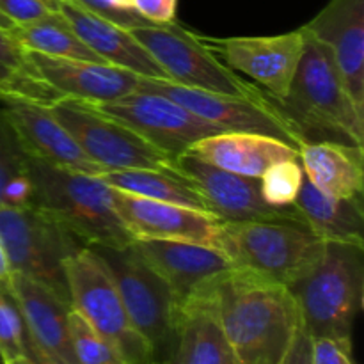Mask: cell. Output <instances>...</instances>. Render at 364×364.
Listing matches in <instances>:
<instances>
[{
  "label": "cell",
  "instance_id": "74e56055",
  "mask_svg": "<svg viewBox=\"0 0 364 364\" xmlns=\"http://www.w3.org/2000/svg\"><path fill=\"white\" fill-rule=\"evenodd\" d=\"M25 361H27V364H66L64 361H60V359H57L55 355L43 350V348L32 340V336L27 333V329H25Z\"/></svg>",
  "mask_w": 364,
  "mask_h": 364
},
{
  "label": "cell",
  "instance_id": "603a6c76",
  "mask_svg": "<svg viewBox=\"0 0 364 364\" xmlns=\"http://www.w3.org/2000/svg\"><path fill=\"white\" fill-rule=\"evenodd\" d=\"M299 162L306 178L323 194L336 199L363 198V146L343 142H304L299 148Z\"/></svg>",
  "mask_w": 364,
  "mask_h": 364
},
{
  "label": "cell",
  "instance_id": "e0dca14e",
  "mask_svg": "<svg viewBox=\"0 0 364 364\" xmlns=\"http://www.w3.org/2000/svg\"><path fill=\"white\" fill-rule=\"evenodd\" d=\"M301 28L329 48L352 102L364 112V0H329Z\"/></svg>",
  "mask_w": 364,
  "mask_h": 364
},
{
  "label": "cell",
  "instance_id": "b9f144b4",
  "mask_svg": "<svg viewBox=\"0 0 364 364\" xmlns=\"http://www.w3.org/2000/svg\"><path fill=\"white\" fill-rule=\"evenodd\" d=\"M13 364H27V361H25V359H21V361H16V363H13Z\"/></svg>",
  "mask_w": 364,
  "mask_h": 364
},
{
  "label": "cell",
  "instance_id": "30bf717a",
  "mask_svg": "<svg viewBox=\"0 0 364 364\" xmlns=\"http://www.w3.org/2000/svg\"><path fill=\"white\" fill-rule=\"evenodd\" d=\"M85 155L103 171H173V156L160 151L137 132L78 100L60 98L50 105Z\"/></svg>",
  "mask_w": 364,
  "mask_h": 364
},
{
  "label": "cell",
  "instance_id": "5bb4252c",
  "mask_svg": "<svg viewBox=\"0 0 364 364\" xmlns=\"http://www.w3.org/2000/svg\"><path fill=\"white\" fill-rule=\"evenodd\" d=\"M173 171L187 178L188 183L203 196L208 210L220 220H270L299 219L294 206H272L263 199L259 178L240 176L219 169L191 153L174 156ZM304 223V220H302Z\"/></svg>",
  "mask_w": 364,
  "mask_h": 364
},
{
  "label": "cell",
  "instance_id": "9a60e30c",
  "mask_svg": "<svg viewBox=\"0 0 364 364\" xmlns=\"http://www.w3.org/2000/svg\"><path fill=\"white\" fill-rule=\"evenodd\" d=\"M110 201L134 240H180L219 249L223 220L213 213L141 198L112 187Z\"/></svg>",
  "mask_w": 364,
  "mask_h": 364
},
{
  "label": "cell",
  "instance_id": "ab89813d",
  "mask_svg": "<svg viewBox=\"0 0 364 364\" xmlns=\"http://www.w3.org/2000/svg\"><path fill=\"white\" fill-rule=\"evenodd\" d=\"M0 27L7 28V31H11V28L14 27V23L9 20V18H6L2 13H0Z\"/></svg>",
  "mask_w": 364,
  "mask_h": 364
},
{
  "label": "cell",
  "instance_id": "f546056e",
  "mask_svg": "<svg viewBox=\"0 0 364 364\" xmlns=\"http://www.w3.org/2000/svg\"><path fill=\"white\" fill-rule=\"evenodd\" d=\"M70 333L78 364H130L116 345L96 333L73 308L70 309Z\"/></svg>",
  "mask_w": 364,
  "mask_h": 364
},
{
  "label": "cell",
  "instance_id": "484cf974",
  "mask_svg": "<svg viewBox=\"0 0 364 364\" xmlns=\"http://www.w3.org/2000/svg\"><path fill=\"white\" fill-rule=\"evenodd\" d=\"M100 180L109 187L141 198L155 199V201L171 203V205L188 206V208L210 212L203 196L188 183L187 178L174 171H153V169H121L103 171L98 174ZM212 213V212H210Z\"/></svg>",
  "mask_w": 364,
  "mask_h": 364
},
{
  "label": "cell",
  "instance_id": "f35d334b",
  "mask_svg": "<svg viewBox=\"0 0 364 364\" xmlns=\"http://www.w3.org/2000/svg\"><path fill=\"white\" fill-rule=\"evenodd\" d=\"M11 277V267H9V259H7L6 249H4L2 240H0V287L9 281Z\"/></svg>",
  "mask_w": 364,
  "mask_h": 364
},
{
  "label": "cell",
  "instance_id": "7c38bea8",
  "mask_svg": "<svg viewBox=\"0 0 364 364\" xmlns=\"http://www.w3.org/2000/svg\"><path fill=\"white\" fill-rule=\"evenodd\" d=\"M87 105L127 124L149 144L173 159L187 153L199 139L223 132L180 103L155 92L135 91L114 102Z\"/></svg>",
  "mask_w": 364,
  "mask_h": 364
},
{
  "label": "cell",
  "instance_id": "4dcf8cb0",
  "mask_svg": "<svg viewBox=\"0 0 364 364\" xmlns=\"http://www.w3.org/2000/svg\"><path fill=\"white\" fill-rule=\"evenodd\" d=\"M302 180H304V171L299 159L276 162L259 178L263 199L272 206L294 205L301 191Z\"/></svg>",
  "mask_w": 364,
  "mask_h": 364
},
{
  "label": "cell",
  "instance_id": "7bdbcfd3",
  "mask_svg": "<svg viewBox=\"0 0 364 364\" xmlns=\"http://www.w3.org/2000/svg\"><path fill=\"white\" fill-rule=\"evenodd\" d=\"M0 364H4V359H2V355H0Z\"/></svg>",
  "mask_w": 364,
  "mask_h": 364
},
{
  "label": "cell",
  "instance_id": "2e32d148",
  "mask_svg": "<svg viewBox=\"0 0 364 364\" xmlns=\"http://www.w3.org/2000/svg\"><path fill=\"white\" fill-rule=\"evenodd\" d=\"M0 102L28 156L75 173L92 176L103 173L102 167L85 155L70 132L57 121L50 107L16 98H2Z\"/></svg>",
  "mask_w": 364,
  "mask_h": 364
},
{
  "label": "cell",
  "instance_id": "f1b7e54d",
  "mask_svg": "<svg viewBox=\"0 0 364 364\" xmlns=\"http://www.w3.org/2000/svg\"><path fill=\"white\" fill-rule=\"evenodd\" d=\"M28 159L0 107V205L28 206L32 203Z\"/></svg>",
  "mask_w": 364,
  "mask_h": 364
},
{
  "label": "cell",
  "instance_id": "cb8c5ba5",
  "mask_svg": "<svg viewBox=\"0 0 364 364\" xmlns=\"http://www.w3.org/2000/svg\"><path fill=\"white\" fill-rule=\"evenodd\" d=\"M291 206L309 230L322 240L364 245L363 198H331L304 178Z\"/></svg>",
  "mask_w": 364,
  "mask_h": 364
},
{
  "label": "cell",
  "instance_id": "d6a6232c",
  "mask_svg": "<svg viewBox=\"0 0 364 364\" xmlns=\"http://www.w3.org/2000/svg\"><path fill=\"white\" fill-rule=\"evenodd\" d=\"M78 6L84 7L89 13L96 14V16L103 18V20H109L112 23L119 25L124 28H134L141 27V25H149L148 20L141 16L135 11H124L119 9L112 0H73Z\"/></svg>",
  "mask_w": 364,
  "mask_h": 364
},
{
  "label": "cell",
  "instance_id": "8d00e7d4",
  "mask_svg": "<svg viewBox=\"0 0 364 364\" xmlns=\"http://www.w3.org/2000/svg\"><path fill=\"white\" fill-rule=\"evenodd\" d=\"M311 348H313L311 336L306 333V329L301 323L297 333H295V338L294 341H291L290 348H288V354L287 358H284L283 364H313Z\"/></svg>",
  "mask_w": 364,
  "mask_h": 364
},
{
  "label": "cell",
  "instance_id": "4316f807",
  "mask_svg": "<svg viewBox=\"0 0 364 364\" xmlns=\"http://www.w3.org/2000/svg\"><path fill=\"white\" fill-rule=\"evenodd\" d=\"M16 98L39 105H53L60 96L43 80L31 53L11 31L0 27V100Z\"/></svg>",
  "mask_w": 364,
  "mask_h": 364
},
{
  "label": "cell",
  "instance_id": "8fae6325",
  "mask_svg": "<svg viewBox=\"0 0 364 364\" xmlns=\"http://www.w3.org/2000/svg\"><path fill=\"white\" fill-rule=\"evenodd\" d=\"M137 91L167 96L201 119L215 124L223 132L270 135L288 142L297 151L304 144L291 121L277 109L270 96H265V92L259 96L219 95V92L183 87L171 80H148V78H141Z\"/></svg>",
  "mask_w": 364,
  "mask_h": 364
},
{
  "label": "cell",
  "instance_id": "5b68a950",
  "mask_svg": "<svg viewBox=\"0 0 364 364\" xmlns=\"http://www.w3.org/2000/svg\"><path fill=\"white\" fill-rule=\"evenodd\" d=\"M326 240L299 219L223 220L219 251L233 267L290 288L322 258Z\"/></svg>",
  "mask_w": 364,
  "mask_h": 364
},
{
  "label": "cell",
  "instance_id": "52a82bcc",
  "mask_svg": "<svg viewBox=\"0 0 364 364\" xmlns=\"http://www.w3.org/2000/svg\"><path fill=\"white\" fill-rule=\"evenodd\" d=\"M116 283L135 329L153 350V363L166 361L176 348V299L169 284L134 247L91 245Z\"/></svg>",
  "mask_w": 364,
  "mask_h": 364
},
{
  "label": "cell",
  "instance_id": "ffe728a7",
  "mask_svg": "<svg viewBox=\"0 0 364 364\" xmlns=\"http://www.w3.org/2000/svg\"><path fill=\"white\" fill-rule=\"evenodd\" d=\"M2 288L13 299L32 340L60 361L78 364L70 333L71 304L38 281L16 272H11L9 281Z\"/></svg>",
  "mask_w": 364,
  "mask_h": 364
},
{
  "label": "cell",
  "instance_id": "60d3db41",
  "mask_svg": "<svg viewBox=\"0 0 364 364\" xmlns=\"http://www.w3.org/2000/svg\"><path fill=\"white\" fill-rule=\"evenodd\" d=\"M151 364H178V361H176V358H174V354H173L169 359H166V361H156V363H151Z\"/></svg>",
  "mask_w": 364,
  "mask_h": 364
},
{
  "label": "cell",
  "instance_id": "3957f363",
  "mask_svg": "<svg viewBox=\"0 0 364 364\" xmlns=\"http://www.w3.org/2000/svg\"><path fill=\"white\" fill-rule=\"evenodd\" d=\"M32 206L45 212L85 245L124 247L134 242L110 201V187L92 174L59 169L28 159Z\"/></svg>",
  "mask_w": 364,
  "mask_h": 364
},
{
  "label": "cell",
  "instance_id": "ac0fdd59",
  "mask_svg": "<svg viewBox=\"0 0 364 364\" xmlns=\"http://www.w3.org/2000/svg\"><path fill=\"white\" fill-rule=\"evenodd\" d=\"M43 80L60 98L84 103H107L132 95L139 89L141 77L123 68L95 60L64 59L28 52Z\"/></svg>",
  "mask_w": 364,
  "mask_h": 364
},
{
  "label": "cell",
  "instance_id": "d590c367",
  "mask_svg": "<svg viewBox=\"0 0 364 364\" xmlns=\"http://www.w3.org/2000/svg\"><path fill=\"white\" fill-rule=\"evenodd\" d=\"M130 6L149 23L164 25L174 21L178 0H130Z\"/></svg>",
  "mask_w": 364,
  "mask_h": 364
},
{
  "label": "cell",
  "instance_id": "277c9868",
  "mask_svg": "<svg viewBox=\"0 0 364 364\" xmlns=\"http://www.w3.org/2000/svg\"><path fill=\"white\" fill-rule=\"evenodd\" d=\"M288 290L313 340H352L364 301V245L326 242L318 263Z\"/></svg>",
  "mask_w": 364,
  "mask_h": 364
},
{
  "label": "cell",
  "instance_id": "d4e9b609",
  "mask_svg": "<svg viewBox=\"0 0 364 364\" xmlns=\"http://www.w3.org/2000/svg\"><path fill=\"white\" fill-rule=\"evenodd\" d=\"M174 358L178 364H238L215 316L194 302L178 308Z\"/></svg>",
  "mask_w": 364,
  "mask_h": 364
},
{
  "label": "cell",
  "instance_id": "e575fe53",
  "mask_svg": "<svg viewBox=\"0 0 364 364\" xmlns=\"http://www.w3.org/2000/svg\"><path fill=\"white\" fill-rule=\"evenodd\" d=\"M0 13L14 25H25L43 20L57 11L50 9L41 0H0Z\"/></svg>",
  "mask_w": 364,
  "mask_h": 364
},
{
  "label": "cell",
  "instance_id": "44dd1931",
  "mask_svg": "<svg viewBox=\"0 0 364 364\" xmlns=\"http://www.w3.org/2000/svg\"><path fill=\"white\" fill-rule=\"evenodd\" d=\"M59 13L75 34L105 63L132 71L148 80H169L151 53L130 34V31L89 13L73 0H63Z\"/></svg>",
  "mask_w": 364,
  "mask_h": 364
},
{
  "label": "cell",
  "instance_id": "4fadbf2b",
  "mask_svg": "<svg viewBox=\"0 0 364 364\" xmlns=\"http://www.w3.org/2000/svg\"><path fill=\"white\" fill-rule=\"evenodd\" d=\"M198 38L230 70L247 75L267 89L270 98H287L304 50V32L301 28L279 36Z\"/></svg>",
  "mask_w": 364,
  "mask_h": 364
},
{
  "label": "cell",
  "instance_id": "6da1fadb",
  "mask_svg": "<svg viewBox=\"0 0 364 364\" xmlns=\"http://www.w3.org/2000/svg\"><path fill=\"white\" fill-rule=\"evenodd\" d=\"M185 302L215 316L238 364H283L301 326L288 287L237 267L206 281Z\"/></svg>",
  "mask_w": 364,
  "mask_h": 364
},
{
  "label": "cell",
  "instance_id": "9c48e42d",
  "mask_svg": "<svg viewBox=\"0 0 364 364\" xmlns=\"http://www.w3.org/2000/svg\"><path fill=\"white\" fill-rule=\"evenodd\" d=\"M130 34L151 53L171 82L183 87L233 96H259L263 91L245 82L217 59L198 34L178 23L141 25L128 28Z\"/></svg>",
  "mask_w": 364,
  "mask_h": 364
},
{
  "label": "cell",
  "instance_id": "8992f818",
  "mask_svg": "<svg viewBox=\"0 0 364 364\" xmlns=\"http://www.w3.org/2000/svg\"><path fill=\"white\" fill-rule=\"evenodd\" d=\"M0 240L11 272L21 274L70 302L66 259L84 242L36 206L0 205Z\"/></svg>",
  "mask_w": 364,
  "mask_h": 364
},
{
  "label": "cell",
  "instance_id": "1f68e13d",
  "mask_svg": "<svg viewBox=\"0 0 364 364\" xmlns=\"http://www.w3.org/2000/svg\"><path fill=\"white\" fill-rule=\"evenodd\" d=\"M0 355L4 364L25 359V326L13 299L0 287Z\"/></svg>",
  "mask_w": 364,
  "mask_h": 364
},
{
  "label": "cell",
  "instance_id": "d6986e66",
  "mask_svg": "<svg viewBox=\"0 0 364 364\" xmlns=\"http://www.w3.org/2000/svg\"><path fill=\"white\" fill-rule=\"evenodd\" d=\"M134 247L169 284L176 299V308H180L201 284L233 267L219 249L191 242L139 238L134 240Z\"/></svg>",
  "mask_w": 364,
  "mask_h": 364
},
{
  "label": "cell",
  "instance_id": "ba28073f",
  "mask_svg": "<svg viewBox=\"0 0 364 364\" xmlns=\"http://www.w3.org/2000/svg\"><path fill=\"white\" fill-rule=\"evenodd\" d=\"M71 308L103 338L116 345L130 364H151L153 350L134 327L116 283L103 259L84 245L66 259Z\"/></svg>",
  "mask_w": 364,
  "mask_h": 364
},
{
  "label": "cell",
  "instance_id": "836d02e7",
  "mask_svg": "<svg viewBox=\"0 0 364 364\" xmlns=\"http://www.w3.org/2000/svg\"><path fill=\"white\" fill-rule=\"evenodd\" d=\"M311 361L313 364H355L352 358V340L315 338L311 348Z\"/></svg>",
  "mask_w": 364,
  "mask_h": 364
},
{
  "label": "cell",
  "instance_id": "7a4b0ae2",
  "mask_svg": "<svg viewBox=\"0 0 364 364\" xmlns=\"http://www.w3.org/2000/svg\"><path fill=\"white\" fill-rule=\"evenodd\" d=\"M274 103L304 142L334 141L363 146L364 112L352 102L329 48L306 32L290 91L287 98L274 100Z\"/></svg>",
  "mask_w": 364,
  "mask_h": 364
},
{
  "label": "cell",
  "instance_id": "7402d4cb",
  "mask_svg": "<svg viewBox=\"0 0 364 364\" xmlns=\"http://www.w3.org/2000/svg\"><path fill=\"white\" fill-rule=\"evenodd\" d=\"M187 153L210 166L249 178H262L270 166L281 160L299 159V151L288 142L247 132H219L203 137Z\"/></svg>",
  "mask_w": 364,
  "mask_h": 364
},
{
  "label": "cell",
  "instance_id": "83f0119b",
  "mask_svg": "<svg viewBox=\"0 0 364 364\" xmlns=\"http://www.w3.org/2000/svg\"><path fill=\"white\" fill-rule=\"evenodd\" d=\"M11 34L27 52L43 53V55L50 57H64V59L105 63L75 34L73 28L60 13H52L50 16L39 21H32V23L14 25L11 28Z\"/></svg>",
  "mask_w": 364,
  "mask_h": 364
}]
</instances>
